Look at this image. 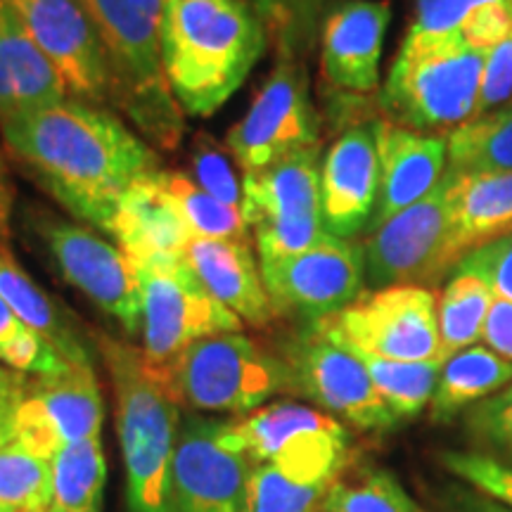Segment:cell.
<instances>
[{
  "label": "cell",
  "mask_w": 512,
  "mask_h": 512,
  "mask_svg": "<svg viewBox=\"0 0 512 512\" xmlns=\"http://www.w3.org/2000/svg\"><path fill=\"white\" fill-rule=\"evenodd\" d=\"M114 389V413L131 512H166L171 463L181 430V406L143 349L100 335Z\"/></svg>",
  "instance_id": "4"
},
{
  "label": "cell",
  "mask_w": 512,
  "mask_h": 512,
  "mask_svg": "<svg viewBox=\"0 0 512 512\" xmlns=\"http://www.w3.org/2000/svg\"><path fill=\"white\" fill-rule=\"evenodd\" d=\"M223 422L188 415L178 430L166 512H245L252 463L221 441Z\"/></svg>",
  "instance_id": "15"
},
{
  "label": "cell",
  "mask_w": 512,
  "mask_h": 512,
  "mask_svg": "<svg viewBox=\"0 0 512 512\" xmlns=\"http://www.w3.org/2000/svg\"><path fill=\"white\" fill-rule=\"evenodd\" d=\"M448 202H451L453 245L463 259L470 249L501 238L503 230L512 223V171H498V174L451 171Z\"/></svg>",
  "instance_id": "25"
},
{
  "label": "cell",
  "mask_w": 512,
  "mask_h": 512,
  "mask_svg": "<svg viewBox=\"0 0 512 512\" xmlns=\"http://www.w3.org/2000/svg\"><path fill=\"white\" fill-rule=\"evenodd\" d=\"M67 98L55 64L38 48L15 8L0 0V124Z\"/></svg>",
  "instance_id": "21"
},
{
  "label": "cell",
  "mask_w": 512,
  "mask_h": 512,
  "mask_svg": "<svg viewBox=\"0 0 512 512\" xmlns=\"http://www.w3.org/2000/svg\"><path fill=\"white\" fill-rule=\"evenodd\" d=\"M107 482V465L100 437L76 441L60 448L50 460V489L53 510L83 512L98 510Z\"/></svg>",
  "instance_id": "30"
},
{
  "label": "cell",
  "mask_w": 512,
  "mask_h": 512,
  "mask_svg": "<svg viewBox=\"0 0 512 512\" xmlns=\"http://www.w3.org/2000/svg\"><path fill=\"white\" fill-rule=\"evenodd\" d=\"M318 512H328V510H323V508H320V510H318Z\"/></svg>",
  "instance_id": "52"
},
{
  "label": "cell",
  "mask_w": 512,
  "mask_h": 512,
  "mask_svg": "<svg viewBox=\"0 0 512 512\" xmlns=\"http://www.w3.org/2000/svg\"><path fill=\"white\" fill-rule=\"evenodd\" d=\"M351 354L361 358L377 394L382 396V401L387 403L396 420L415 418V415L422 413V408L432 401L441 366H444V361L406 363L361 354V351H351Z\"/></svg>",
  "instance_id": "32"
},
{
  "label": "cell",
  "mask_w": 512,
  "mask_h": 512,
  "mask_svg": "<svg viewBox=\"0 0 512 512\" xmlns=\"http://www.w3.org/2000/svg\"><path fill=\"white\" fill-rule=\"evenodd\" d=\"M470 437L489 448V456H494L503 463L512 460V382L501 392L489 396L477 406L467 411L465 418Z\"/></svg>",
  "instance_id": "38"
},
{
  "label": "cell",
  "mask_w": 512,
  "mask_h": 512,
  "mask_svg": "<svg viewBox=\"0 0 512 512\" xmlns=\"http://www.w3.org/2000/svg\"><path fill=\"white\" fill-rule=\"evenodd\" d=\"M27 375L0 366V444H8L12 420L27 392Z\"/></svg>",
  "instance_id": "46"
},
{
  "label": "cell",
  "mask_w": 512,
  "mask_h": 512,
  "mask_svg": "<svg viewBox=\"0 0 512 512\" xmlns=\"http://www.w3.org/2000/svg\"><path fill=\"white\" fill-rule=\"evenodd\" d=\"M311 325L349 351L406 363L444 361L437 297L430 287H382Z\"/></svg>",
  "instance_id": "8"
},
{
  "label": "cell",
  "mask_w": 512,
  "mask_h": 512,
  "mask_svg": "<svg viewBox=\"0 0 512 512\" xmlns=\"http://www.w3.org/2000/svg\"><path fill=\"white\" fill-rule=\"evenodd\" d=\"M484 57V50L470 48L460 34L406 31L380 95L387 119L439 136L475 119Z\"/></svg>",
  "instance_id": "5"
},
{
  "label": "cell",
  "mask_w": 512,
  "mask_h": 512,
  "mask_svg": "<svg viewBox=\"0 0 512 512\" xmlns=\"http://www.w3.org/2000/svg\"><path fill=\"white\" fill-rule=\"evenodd\" d=\"M496 294L489 283L470 271H453L437 299L439 337L444 361L482 342L486 320L494 309Z\"/></svg>",
  "instance_id": "28"
},
{
  "label": "cell",
  "mask_w": 512,
  "mask_h": 512,
  "mask_svg": "<svg viewBox=\"0 0 512 512\" xmlns=\"http://www.w3.org/2000/svg\"><path fill=\"white\" fill-rule=\"evenodd\" d=\"M102 394L91 363H69L60 373L34 375L12 420L10 441L53 460L60 448L100 437Z\"/></svg>",
  "instance_id": "13"
},
{
  "label": "cell",
  "mask_w": 512,
  "mask_h": 512,
  "mask_svg": "<svg viewBox=\"0 0 512 512\" xmlns=\"http://www.w3.org/2000/svg\"><path fill=\"white\" fill-rule=\"evenodd\" d=\"M446 145L448 169L456 174L512 171V102L453 128Z\"/></svg>",
  "instance_id": "29"
},
{
  "label": "cell",
  "mask_w": 512,
  "mask_h": 512,
  "mask_svg": "<svg viewBox=\"0 0 512 512\" xmlns=\"http://www.w3.org/2000/svg\"><path fill=\"white\" fill-rule=\"evenodd\" d=\"M48 512H67V510H53V508H50ZM83 512H98V510H83Z\"/></svg>",
  "instance_id": "51"
},
{
  "label": "cell",
  "mask_w": 512,
  "mask_h": 512,
  "mask_svg": "<svg viewBox=\"0 0 512 512\" xmlns=\"http://www.w3.org/2000/svg\"><path fill=\"white\" fill-rule=\"evenodd\" d=\"M221 441L249 463H271L309 482L332 486L347 463L349 434L330 413L280 401L223 422Z\"/></svg>",
  "instance_id": "7"
},
{
  "label": "cell",
  "mask_w": 512,
  "mask_h": 512,
  "mask_svg": "<svg viewBox=\"0 0 512 512\" xmlns=\"http://www.w3.org/2000/svg\"><path fill=\"white\" fill-rule=\"evenodd\" d=\"M330 486L309 482L271 463L252 465L245 512H318Z\"/></svg>",
  "instance_id": "34"
},
{
  "label": "cell",
  "mask_w": 512,
  "mask_h": 512,
  "mask_svg": "<svg viewBox=\"0 0 512 512\" xmlns=\"http://www.w3.org/2000/svg\"><path fill=\"white\" fill-rule=\"evenodd\" d=\"M320 147L299 150L242 178V214L254 228L264 221L323 219Z\"/></svg>",
  "instance_id": "24"
},
{
  "label": "cell",
  "mask_w": 512,
  "mask_h": 512,
  "mask_svg": "<svg viewBox=\"0 0 512 512\" xmlns=\"http://www.w3.org/2000/svg\"><path fill=\"white\" fill-rule=\"evenodd\" d=\"M159 373L178 406L207 413L245 415L275 394L292 392L285 358L268 354L242 332L197 339Z\"/></svg>",
  "instance_id": "6"
},
{
  "label": "cell",
  "mask_w": 512,
  "mask_h": 512,
  "mask_svg": "<svg viewBox=\"0 0 512 512\" xmlns=\"http://www.w3.org/2000/svg\"><path fill=\"white\" fill-rule=\"evenodd\" d=\"M512 34V3L498 0L472 12L460 27V36L470 48L491 50Z\"/></svg>",
  "instance_id": "45"
},
{
  "label": "cell",
  "mask_w": 512,
  "mask_h": 512,
  "mask_svg": "<svg viewBox=\"0 0 512 512\" xmlns=\"http://www.w3.org/2000/svg\"><path fill=\"white\" fill-rule=\"evenodd\" d=\"M36 230L64 280L79 287L95 306L117 320L126 335H136L143 311L138 273L131 259L112 242L102 240L79 223L41 219Z\"/></svg>",
  "instance_id": "16"
},
{
  "label": "cell",
  "mask_w": 512,
  "mask_h": 512,
  "mask_svg": "<svg viewBox=\"0 0 512 512\" xmlns=\"http://www.w3.org/2000/svg\"><path fill=\"white\" fill-rule=\"evenodd\" d=\"M392 8L387 0H344L323 24L320 69L332 88L373 93L380 86V57Z\"/></svg>",
  "instance_id": "19"
},
{
  "label": "cell",
  "mask_w": 512,
  "mask_h": 512,
  "mask_svg": "<svg viewBox=\"0 0 512 512\" xmlns=\"http://www.w3.org/2000/svg\"><path fill=\"white\" fill-rule=\"evenodd\" d=\"M12 209V185L5 169L3 155H0V242H8V221Z\"/></svg>",
  "instance_id": "49"
},
{
  "label": "cell",
  "mask_w": 512,
  "mask_h": 512,
  "mask_svg": "<svg viewBox=\"0 0 512 512\" xmlns=\"http://www.w3.org/2000/svg\"><path fill=\"white\" fill-rule=\"evenodd\" d=\"M318 145V119L304 67L290 53L275 64L245 117L230 128L226 150L242 171H261Z\"/></svg>",
  "instance_id": "11"
},
{
  "label": "cell",
  "mask_w": 512,
  "mask_h": 512,
  "mask_svg": "<svg viewBox=\"0 0 512 512\" xmlns=\"http://www.w3.org/2000/svg\"><path fill=\"white\" fill-rule=\"evenodd\" d=\"M448 190L451 171L446 169L430 195L370 228L363 254L366 280L375 290L394 285H437L456 271L460 256L453 245Z\"/></svg>",
  "instance_id": "10"
},
{
  "label": "cell",
  "mask_w": 512,
  "mask_h": 512,
  "mask_svg": "<svg viewBox=\"0 0 512 512\" xmlns=\"http://www.w3.org/2000/svg\"><path fill=\"white\" fill-rule=\"evenodd\" d=\"M380 192L370 228L430 195L448 169L446 136L420 133L389 119L375 121Z\"/></svg>",
  "instance_id": "20"
},
{
  "label": "cell",
  "mask_w": 512,
  "mask_h": 512,
  "mask_svg": "<svg viewBox=\"0 0 512 512\" xmlns=\"http://www.w3.org/2000/svg\"><path fill=\"white\" fill-rule=\"evenodd\" d=\"M512 382V361L489 347H467L448 356L434 387L432 420H451L465 408L477 406Z\"/></svg>",
  "instance_id": "26"
},
{
  "label": "cell",
  "mask_w": 512,
  "mask_h": 512,
  "mask_svg": "<svg viewBox=\"0 0 512 512\" xmlns=\"http://www.w3.org/2000/svg\"><path fill=\"white\" fill-rule=\"evenodd\" d=\"M133 266L140 283L143 354L152 368L164 370L197 339L242 330V320L204 290L183 256Z\"/></svg>",
  "instance_id": "9"
},
{
  "label": "cell",
  "mask_w": 512,
  "mask_h": 512,
  "mask_svg": "<svg viewBox=\"0 0 512 512\" xmlns=\"http://www.w3.org/2000/svg\"><path fill=\"white\" fill-rule=\"evenodd\" d=\"M512 102V34L501 46L486 50L475 119ZM472 121V119H470Z\"/></svg>",
  "instance_id": "43"
},
{
  "label": "cell",
  "mask_w": 512,
  "mask_h": 512,
  "mask_svg": "<svg viewBox=\"0 0 512 512\" xmlns=\"http://www.w3.org/2000/svg\"><path fill=\"white\" fill-rule=\"evenodd\" d=\"M117 247L133 264L183 256L192 235L157 174L143 176L119 200L110 226Z\"/></svg>",
  "instance_id": "23"
},
{
  "label": "cell",
  "mask_w": 512,
  "mask_h": 512,
  "mask_svg": "<svg viewBox=\"0 0 512 512\" xmlns=\"http://www.w3.org/2000/svg\"><path fill=\"white\" fill-rule=\"evenodd\" d=\"M64 79L69 98L107 105V69L98 31L81 0H8Z\"/></svg>",
  "instance_id": "17"
},
{
  "label": "cell",
  "mask_w": 512,
  "mask_h": 512,
  "mask_svg": "<svg viewBox=\"0 0 512 512\" xmlns=\"http://www.w3.org/2000/svg\"><path fill=\"white\" fill-rule=\"evenodd\" d=\"M323 219L309 221H264L254 226V238L259 245V259H283L302 254L328 238Z\"/></svg>",
  "instance_id": "40"
},
{
  "label": "cell",
  "mask_w": 512,
  "mask_h": 512,
  "mask_svg": "<svg viewBox=\"0 0 512 512\" xmlns=\"http://www.w3.org/2000/svg\"><path fill=\"white\" fill-rule=\"evenodd\" d=\"M323 0H252L254 10L264 19L268 29L280 31L283 46L287 50L290 41H299L316 22Z\"/></svg>",
  "instance_id": "44"
},
{
  "label": "cell",
  "mask_w": 512,
  "mask_h": 512,
  "mask_svg": "<svg viewBox=\"0 0 512 512\" xmlns=\"http://www.w3.org/2000/svg\"><path fill=\"white\" fill-rule=\"evenodd\" d=\"M456 271H470L484 278L496 299L512 304V235H503L486 245L470 249Z\"/></svg>",
  "instance_id": "41"
},
{
  "label": "cell",
  "mask_w": 512,
  "mask_h": 512,
  "mask_svg": "<svg viewBox=\"0 0 512 512\" xmlns=\"http://www.w3.org/2000/svg\"><path fill=\"white\" fill-rule=\"evenodd\" d=\"M183 259L204 290L228 311H233L242 323L266 328L275 318L261 278V266H256L249 242L192 238L185 247Z\"/></svg>",
  "instance_id": "22"
},
{
  "label": "cell",
  "mask_w": 512,
  "mask_h": 512,
  "mask_svg": "<svg viewBox=\"0 0 512 512\" xmlns=\"http://www.w3.org/2000/svg\"><path fill=\"white\" fill-rule=\"evenodd\" d=\"M98 31L110 105L152 145L174 150L185 114L171 93L162 55L166 0H81Z\"/></svg>",
  "instance_id": "3"
},
{
  "label": "cell",
  "mask_w": 512,
  "mask_h": 512,
  "mask_svg": "<svg viewBox=\"0 0 512 512\" xmlns=\"http://www.w3.org/2000/svg\"><path fill=\"white\" fill-rule=\"evenodd\" d=\"M482 342L496 354L512 361V304L496 299L489 320H486Z\"/></svg>",
  "instance_id": "47"
},
{
  "label": "cell",
  "mask_w": 512,
  "mask_h": 512,
  "mask_svg": "<svg viewBox=\"0 0 512 512\" xmlns=\"http://www.w3.org/2000/svg\"><path fill=\"white\" fill-rule=\"evenodd\" d=\"M498 0H418L408 31L425 36L460 34V27L472 12ZM512 3V0H505Z\"/></svg>",
  "instance_id": "42"
},
{
  "label": "cell",
  "mask_w": 512,
  "mask_h": 512,
  "mask_svg": "<svg viewBox=\"0 0 512 512\" xmlns=\"http://www.w3.org/2000/svg\"><path fill=\"white\" fill-rule=\"evenodd\" d=\"M268 27L247 0H166L162 55L188 117H211L264 55Z\"/></svg>",
  "instance_id": "2"
},
{
  "label": "cell",
  "mask_w": 512,
  "mask_h": 512,
  "mask_svg": "<svg viewBox=\"0 0 512 512\" xmlns=\"http://www.w3.org/2000/svg\"><path fill=\"white\" fill-rule=\"evenodd\" d=\"M380 192V155L373 124H356L339 136L320 164V207L330 235L351 240L370 226Z\"/></svg>",
  "instance_id": "18"
},
{
  "label": "cell",
  "mask_w": 512,
  "mask_h": 512,
  "mask_svg": "<svg viewBox=\"0 0 512 512\" xmlns=\"http://www.w3.org/2000/svg\"><path fill=\"white\" fill-rule=\"evenodd\" d=\"M159 181L192 238L249 242V223L242 209L219 202L178 171H159Z\"/></svg>",
  "instance_id": "31"
},
{
  "label": "cell",
  "mask_w": 512,
  "mask_h": 512,
  "mask_svg": "<svg viewBox=\"0 0 512 512\" xmlns=\"http://www.w3.org/2000/svg\"><path fill=\"white\" fill-rule=\"evenodd\" d=\"M441 463L470 489L512 510V465L489 453L472 451H448L441 456Z\"/></svg>",
  "instance_id": "37"
},
{
  "label": "cell",
  "mask_w": 512,
  "mask_h": 512,
  "mask_svg": "<svg viewBox=\"0 0 512 512\" xmlns=\"http://www.w3.org/2000/svg\"><path fill=\"white\" fill-rule=\"evenodd\" d=\"M0 136L64 209L107 235L126 190L162 171L117 114L74 98L0 124Z\"/></svg>",
  "instance_id": "1"
},
{
  "label": "cell",
  "mask_w": 512,
  "mask_h": 512,
  "mask_svg": "<svg viewBox=\"0 0 512 512\" xmlns=\"http://www.w3.org/2000/svg\"><path fill=\"white\" fill-rule=\"evenodd\" d=\"M259 266L275 316H299L309 323L347 309L366 283L363 247L335 235L302 254L266 259Z\"/></svg>",
  "instance_id": "12"
},
{
  "label": "cell",
  "mask_w": 512,
  "mask_h": 512,
  "mask_svg": "<svg viewBox=\"0 0 512 512\" xmlns=\"http://www.w3.org/2000/svg\"><path fill=\"white\" fill-rule=\"evenodd\" d=\"M456 508L458 512H512L498 501H491L479 494V491H465V494H456Z\"/></svg>",
  "instance_id": "48"
},
{
  "label": "cell",
  "mask_w": 512,
  "mask_h": 512,
  "mask_svg": "<svg viewBox=\"0 0 512 512\" xmlns=\"http://www.w3.org/2000/svg\"><path fill=\"white\" fill-rule=\"evenodd\" d=\"M0 297L8 302L24 325L60 354L67 363H91L86 347L57 304L17 264L8 242H0Z\"/></svg>",
  "instance_id": "27"
},
{
  "label": "cell",
  "mask_w": 512,
  "mask_h": 512,
  "mask_svg": "<svg viewBox=\"0 0 512 512\" xmlns=\"http://www.w3.org/2000/svg\"><path fill=\"white\" fill-rule=\"evenodd\" d=\"M192 181L211 197L228 204L242 207V181L235 174L228 152L214 138L200 136L192 150Z\"/></svg>",
  "instance_id": "39"
},
{
  "label": "cell",
  "mask_w": 512,
  "mask_h": 512,
  "mask_svg": "<svg viewBox=\"0 0 512 512\" xmlns=\"http://www.w3.org/2000/svg\"><path fill=\"white\" fill-rule=\"evenodd\" d=\"M50 503V460L15 441L0 444V512H48Z\"/></svg>",
  "instance_id": "33"
},
{
  "label": "cell",
  "mask_w": 512,
  "mask_h": 512,
  "mask_svg": "<svg viewBox=\"0 0 512 512\" xmlns=\"http://www.w3.org/2000/svg\"><path fill=\"white\" fill-rule=\"evenodd\" d=\"M328 512H420L403 486L384 470H368L354 479L339 477L323 501Z\"/></svg>",
  "instance_id": "35"
},
{
  "label": "cell",
  "mask_w": 512,
  "mask_h": 512,
  "mask_svg": "<svg viewBox=\"0 0 512 512\" xmlns=\"http://www.w3.org/2000/svg\"><path fill=\"white\" fill-rule=\"evenodd\" d=\"M285 363L292 373V392L309 396L323 411L351 422L358 430H387L396 422L361 358L311 323L290 344Z\"/></svg>",
  "instance_id": "14"
},
{
  "label": "cell",
  "mask_w": 512,
  "mask_h": 512,
  "mask_svg": "<svg viewBox=\"0 0 512 512\" xmlns=\"http://www.w3.org/2000/svg\"><path fill=\"white\" fill-rule=\"evenodd\" d=\"M503 235H512V223H510V226H508V228H505V230H503ZM503 235H501V238H503Z\"/></svg>",
  "instance_id": "50"
},
{
  "label": "cell",
  "mask_w": 512,
  "mask_h": 512,
  "mask_svg": "<svg viewBox=\"0 0 512 512\" xmlns=\"http://www.w3.org/2000/svg\"><path fill=\"white\" fill-rule=\"evenodd\" d=\"M0 363L22 375H53L69 363L41 335L24 325L0 297Z\"/></svg>",
  "instance_id": "36"
}]
</instances>
